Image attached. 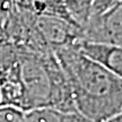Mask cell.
<instances>
[{"instance_id":"cell-8","label":"cell","mask_w":122,"mask_h":122,"mask_svg":"<svg viewBox=\"0 0 122 122\" xmlns=\"http://www.w3.org/2000/svg\"><path fill=\"white\" fill-rule=\"evenodd\" d=\"M118 5H121V0H93L91 16L103 14Z\"/></svg>"},{"instance_id":"cell-1","label":"cell","mask_w":122,"mask_h":122,"mask_svg":"<svg viewBox=\"0 0 122 122\" xmlns=\"http://www.w3.org/2000/svg\"><path fill=\"white\" fill-rule=\"evenodd\" d=\"M53 56L70 84L76 112L91 122L121 114V77L85 58L74 44L56 49Z\"/></svg>"},{"instance_id":"cell-6","label":"cell","mask_w":122,"mask_h":122,"mask_svg":"<svg viewBox=\"0 0 122 122\" xmlns=\"http://www.w3.org/2000/svg\"><path fill=\"white\" fill-rule=\"evenodd\" d=\"M63 2L68 19L81 30L92 15L93 0H65Z\"/></svg>"},{"instance_id":"cell-7","label":"cell","mask_w":122,"mask_h":122,"mask_svg":"<svg viewBox=\"0 0 122 122\" xmlns=\"http://www.w3.org/2000/svg\"><path fill=\"white\" fill-rule=\"evenodd\" d=\"M63 1L65 0H33L32 9L36 15H51L68 19Z\"/></svg>"},{"instance_id":"cell-3","label":"cell","mask_w":122,"mask_h":122,"mask_svg":"<svg viewBox=\"0 0 122 122\" xmlns=\"http://www.w3.org/2000/svg\"><path fill=\"white\" fill-rule=\"evenodd\" d=\"M34 30L40 40L53 50L72 45L80 40V28L62 17L51 15H36Z\"/></svg>"},{"instance_id":"cell-2","label":"cell","mask_w":122,"mask_h":122,"mask_svg":"<svg viewBox=\"0 0 122 122\" xmlns=\"http://www.w3.org/2000/svg\"><path fill=\"white\" fill-rule=\"evenodd\" d=\"M80 40L110 45H122V4L100 15L91 16L80 30Z\"/></svg>"},{"instance_id":"cell-9","label":"cell","mask_w":122,"mask_h":122,"mask_svg":"<svg viewBox=\"0 0 122 122\" xmlns=\"http://www.w3.org/2000/svg\"><path fill=\"white\" fill-rule=\"evenodd\" d=\"M10 2L13 4V6L17 7V8L22 9H27V10H32L33 11V0H10Z\"/></svg>"},{"instance_id":"cell-5","label":"cell","mask_w":122,"mask_h":122,"mask_svg":"<svg viewBox=\"0 0 122 122\" xmlns=\"http://www.w3.org/2000/svg\"><path fill=\"white\" fill-rule=\"evenodd\" d=\"M24 122H91L78 112H65L51 106L35 107L24 112Z\"/></svg>"},{"instance_id":"cell-4","label":"cell","mask_w":122,"mask_h":122,"mask_svg":"<svg viewBox=\"0 0 122 122\" xmlns=\"http://www.w3.org/2000/svg\"><path fill=\"white\" fill-rule=\"evenodd\" d=\"M75 48L85 58L102 66L112 74L122 77V48L117 45L94 43L79 40Z\"/></svg>"},{"instance_id":"cell-10","label":"cell","mask_w":122,"mask_h":122,"mask_svg":"<svg viewBox=\"0 0 122 122\" xmlns=\"http://www.w3.org/2000/svg\"><path fill=\"white\" fill-rule=\"evenodd\" d=\"M11 5L13 4L10 2V0H0V10L8 8L9 6H11Z\"/></svg>"}]
</instances>
